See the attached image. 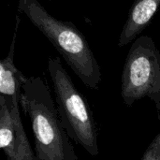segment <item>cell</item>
<instances>
[{
  "label": "cell",
  "mask_w": 160,
  "mask_h": 160,
  "mask_svg": "<svg viewBox=\"0 0 160 160\" xmlns=\"http://www.w3.org/2000/svg\"><path fill=\"white\" fill-rule=\"evenodd\" d=\"M20 106L31 123L37 160H78L70 138L61 125L51 90L40 77L26 79Z\"/></svg>",
  "instance_id": "1"
},
{
  "label": "cell",
  "mask_w": 160,
  "mask_h": 160,
  "mask_svg": "<svg viewBox=\"0 0 160 160\" xmlns=\"http://www.w3.org/2000/svg\"><path fill=\"white\" fill-rule=\"evenodd\" d=\"M48 70L52 82L55 104L63 128L68 137L90 156L99 154L98 133L93 112L76 88L60 58H50Z\"/></svg>",
  "instance_id": "3"
},
{
  "label": "cell",
  "mask_w": 160,
  "mask_h": 160,
  "mask_svg": "<svg viewBox=\"0 0 160 160\" xmlns=\"http://www.w3.org/2000/svg\"><path fill=\"white\" fill-rule=\"evenodd\" d=\"M28 2V0H19V10L22 11V9L23 8V7L26 5V3Z\"/></svg>",
  "instance_id": "9"
},
{
  "label": "cell",
  "mask_w": 160,
  "mask_h": 160,
  "mask_svg": "<svg viewBox=\"0 0 160 160\" xmlns=\"http://www.w3.org/2000/svg\"><path fill=\"white\" fill-rule=\"evenodd\" d=\"M22 11L49 39L82 83L98 90L101 82L100 67L82 33L72 22L54 18L38 0H28Z\"/></svg>",
  "instance_id": "2"
},
{
  "label": "cell",
  "mask_w": 160,
  "mask_h": 160,
  "mask_svg": "<svg viewBox=\"0 0 160 160\" xmlns=\"http://www.w3.org/2000/svg\"><path fill=\"white\" fill-rule=\"evenodd\" d=\"M120 95L128 107L148 98L160 121V52L152 38L141 36L132 43L122 71Z\"/></svg>",
  "instance_id": "4"
},
{
  "label": "cell",
  "mask_w": 160,
  "mask_h": 160,
  "mask_svg": "<svg viewBox=\"0 0 160 160\" xmlns=\"http://www.w3.org/2000/svg\"><path fill=\"white\" fill-rule=\"evenodd\" d=\"M141 160H160V131L148 145Z\"/></svg>",
  "instance_id": "8"
},
{
  "label": "cell",
  "mask_w": 160,
  "mask_h": 160,
  "mask_svg": "<svg viewBox=\"0 0 160 160\" xmlns=\"http://www.w3.org/2000/svg\"><path fill=\"white\" fill-rule=\"evenodd\" d=\"M15 36L7 57L0 61V96L12 105L20 106V95L26 77L14 64Z\"/></svg>",
  "instance_id": "7"
},
{
  "label": "cell",
  "mask_w": 160,
  "mask_h": 160,
  "mask_svg": "<svg viewBox=\"0 0 160 160\" xmlns=\"http://www.w3.org/2000/svg\"><path fill=\"white\" fill-rule=\"evenodd\" d=\"M160 6V0H135L120 34L118 46L124 47L135 40L147 27Z\"/></svg>",
  "instance_id": "6"
},
{
  "label": "cell",
  "mask_w": 160,
  "mask_h": 160,
  "mask_svg": "<svg viewBox=\"0 0 160 160\" xmlns=\"http://www.w3.org/2000/svg\"><path fill=\"white\" fill-rule=\"evenodd\" d=\"M19 108L0 96V148L8 160H37Z\"/></svg>",
  "instance_id": "5"
}]
</instances>
